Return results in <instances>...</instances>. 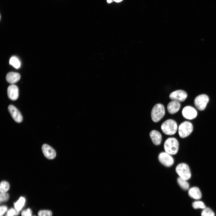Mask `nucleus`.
Wrapping results in <instances>:
<instances>
[{
  "label": "nucleus",
  "mask_w": 216,
  "mask_h": 216,
  "mask_svg": "<svg viewBox=\"0 0 216 216\" xmlns=\"http://www.w3.org/2000/svg\"><path fill=\"white\" fill-rule=\"evenodd\" d=\"M201 215V216H215V214L211 208L208 207H206L202 211Z\"/></svg>",
  "instance_id": "412c9836"
},
{
  "label": "nucleus",
  "mask_w": 216,
  "mask_h": 216,
  "mask_svg": "<svg viewBox=\"0 0 216 216\" xmlns=\"http://www.w3.org/2000/svg\"><path fill=\"white\" fill-rule=\"evenodd\" d=\"M209 101V97L207 95L201 94L196 97L194 104L198 110L202 111L205 110Z\"/></svg>",
  "instance_id": "423d86ee"
},
{
  "label": "nucleus",
  "mask_w": 216,
  "mask_h": 216,
  "mask_svg": "<svg viewBox=\"0 0 216 216\" xmlns=\"http://www.w3.org/2000/svg\"><path fill=\"white\" fill-rule=\"evenodd\" d=\"M19 212L15 208H11L8 211L6 216H17L19 214Z\"/></svg>",
  "instance_id": "5701e85b"
},
{
  "label": "nucleus",
  "mask_w": 216,
  "mask_h": 216,
  "mask_svg": "<svg viewBox=\"0 0 216 216\" xmlns=\"http://www.w3.org/2000/svg\"><path fill=\"white\" fill-rule=\"evenodd\" d=\"M149 136L154 145L158 146L161 144L162 136L161 134L159 131L157 130H153L150 132Z\"/></svg>",
  "instance_id": "ddd939ff"
},
{
  "label": "nucleus",
  "mask_w": 216,
  "mask_h": 216,
  "mask_svg": "<svg viewBox=\"0 0 216 216\" xmlns=\"http://www.w3.org/2000/svg\"><path fill=\"white\" fill-rule=\"evenodd\" d=\"M7 94L9 98L13 100H16L19 96V89L16 85H10L7 88Z\"/></svg>",
  "instance_id": "9b49d317"
},
{
  "label": "nucleus",
  "mask_w": 216,
  "mask_h": 216,
  "mask_svg": "<svg viewBox=\"0 0 216 216\" xmlns=\"http://www.w3.org/2000/svg\"><path fill=\"white\" fill-rule=\"evenodd\" d=\"M32 212L30 208L23 211L21 213V216H32Z\"/></svg>",
  "instance_id": "a878e982"
},
{
  "label": "nucleus",
  "mask_w": 216,
  "mask_h": 216,
  "mask_svg": "<svg viewBox=\"0 0 216 216\" xmlns=\"http://www.w3.org/2000/svg\"><path fill=\"white\" fill-rule=\"evenodd\" d=\"M107 2L109 3H110L112 2V0H107Z\"/></svg>",
  "instance_id": "c85d7f7f"
},
{
  "label": "nucleus",
  "mask_w": 216,
  "mask_h": 216,
  "mask_svg": "<svg viewBox=\"0 0 216 216\" xmlns=\"http://www.w3.org/2000/svg\"><path fill=\"white\" fill-rule=\"evenodd\" d=\"M161 129L165 134L171 135H174L176 132L178 125L176 122L172 119H167L161 124Z\"/></svg>",
  "instance_id": "f03ea898"
},
{
  "label": "nucleus",
  "mask_w": 216,
  "mask_h": 216,
  "mask_svg": "<svg viewBox=\"0 0 216 216\" xmlns=\"http://www.w3.org/2000/svg\"><path fill=\"white\" fill-rule=\"evenodd\" d=\"M0 216H3L7 210V207L5 206H0Z\"/></svg>",
  "instance_id": "bb28decb"
},
{
  "label": "nucleus",
  "mask_w": 216,
  "mask_h": 216,
  "mask_svg": "<svg viewBox=\"0 0 216 216\" xmlns=\"http://www.w3.org/2000/svg\"><path fill=\"white\" fill-rule=\"evenodd\" d=\"M175 170L179 177L188 180L191 177V174L188 165L185 163L178 164L176 167Z\"/></svg>",
  "instance_id": "7ed1b4c3"
},
{
  "label": "nucleus",
  "mask_w": 216,
  "mask_h": 216,
  "mask_svg": "<svg viewBox=\"0 0 216 216\" xmlns=\"http://www.w3.org/2000/svg\"><path fill=\"white\" fill-rule=\"evenodd\" d=\"M8 111L14 120L17 123H20L22 120V117L19 110L14 106L10 105L8 107Z\"/></svg>",
  "instance_id": "9d476101"
},
{
  "label": "nucleus",
  "mask_w": 216,
  "mask_h": 216,
  "mask_svg": "<svg viewBox=\"0 0 216 216\" xmlns=\"http://www.w3.org/2000/svg\"><path fill=\"white\" fill-rule=\"evenodd\" d=\"M193 207L194 209H204L206 208L203 202L201 201H196L193 202L192 204Z\"/></svg>",
  "instance_id": "4be33fe9"
},
{
  "label": "nucleus",
  "mask_w": 216,
  "mask_h": 216,
  "mask_svg": "<svg viewBox=\"0 0 216 216\" xmlns=\"http://www.w3.org/2000/svg\"><path fill=\"white\" fill-rule=\"evenodd\" d=\"M38 216H52V212L49 210H41L38 213Z\"/></svg>",
  "instance_id": "b1692460"
},
{
  "label": "nucleus",
  "mask_w": 216,
  "mask_h": 216,
  "mask_svg": "<svg viewBox=\"0 0 216 216\" xmlns=\"http://www.w3.org/2000/svg\"><path fill=\"white\" fill-rule=\"evenodd\" d=\"M9 198V194L5 193H1L0 195V202H2L8 201Z\"/></svg>",
  "instance_id": "393cba45"
},
{
  "label": "nucleus",
  "mask_w": 216,
  "mask_h": 216,
  "mask_svg": "<svg viewBox=\"0 0 216 216\" xmlns=\"http://www.w3.org/2000/svg\"><path fill=\"white\" fill-rule=\"evenodd\" d=\"M187 97V94L184 91L178 90L172 92L169 95L171 100L179 102L184 101Z\"/></svg>",
  "instance_id": "1a4fd4ad"
},
{
  "label": "nucleus",
  "mask_w": 216,
  "mask_h": 216,
  "mask_svg": "<svg viewBox=\"0 0 216 216\" xmlns=\"http://www.w3.org/2000/svg\"><path fill=\"white\" fill-rule=\"evenodd\" d=\"M20 75L19 74L15 72H10L6 75V79L9 83L14 84L20 80Z\"/></svg>",
  "instance_id": "2eb2a0df"
},
{
  "label": "nucleus",
  "mask_w": 216,
  "mask_h": 216,
  "mask_svg": "<svg viewBox=\"0 0 216 216\" xmlns=\"http://www.w3.org/2000/svg\"><path fill=\"white\" fill-rule=\"evenodd\" d=\"M9 63L16 68H18L20 66V62L18 59L15 56L11 57L10 59Z\"/></svg>",
  "instance_id": "6ab92c4d"
},
{
  "label": "nucleus",
  "mask_w": 216,
  "mask_h": 216,
  "mask_svg": "<svg viewBox=\"0 0 216 216\" xmlns=\"http://www.w3.org/2000/svg\"><path fill=\"white\" fill-rule=\"evenodd\" d=\"M193 130V126L192 124L188 121H184L182 122L178 126V135L181 138H184L188 136Z\"/></svg>",
  "instance_id": "39448f33"
},
{
  "label": "nucleus",
  "mask_w": 216,
  "mask_h": 216,
  "mask_svg": "<svg viewBox=\"0 0 216 216\" xmlns=\"http://www.w3.org/2000/svg\"><path fill=\"white\" fill-rule=\"evenodd\" d=\"M188 194L190 197L196 200H199L202 197V194L200 189L196 187L190 188L188 190Z\"/></svg>",
  "instance_id": "dca6fc26"
},
{
  "label": "nucleus",
  "mask_w": 216,
  "mask_h": 216,
  "mask_svg": "<svg viewBox=\"0 0 216 216\" xmlns=\"http://www.w3.org/2000/svg\"><path fill=\"white\" fill-rule=\"evenodd\" d=\"M180 107L181 104L179 102L172 100L168 104L167 108L168 112L170 114H173L178 112Z\"/></svg>",
  "instance_id": "4468645a"
},
{
  "label": "nucleus",
  "mask_w": 216,
  "mask_h": 216,
  "mask_svg": "<svg viewBox=\"0 0 216 216\" xmlns=\"http://www.w3.org/2000/svg\"><path fill=\"white\" fill-rule=\"evenodd\" d=\"M25 199L23 197H21L19 200L14 203V207L17 210L20 211L24 205Z\"/></svg>",
  "instance_id": "f3484780"
},
{
  "label": "nucleus",
  "mask_w": 216,
  "mask_h": 216,
  "mask_svg": "<svg viewBox=\"0 0 216 216\" xmlns=\"http://www.w3.org/2000/svg\"><path fill=\"white\" fill-rule=\"evenodd\" d=\"M165 114V110L164 106L161 104H157L153 107L151 112V117L152 120L155 122L160 121Z\"/></svg>",
  "instance_id": "20e7f679"
},
{
  "label": "nucleus",
  "mask_w": 216,
  "mask_h": 216,
  "mask_svg": "<svg viewBox=\"0 0 216 216\" xmlns=\"http://www.w3.org/2000/svg\"><path fill=\"white\" fill-rule=\"evenodd\" d=\"M10 188L9 183L5 181H3L1 182L0 191L1 193L6 192Z\"/></svg>",
  "instance_id": "aec40b11"
},
{
  "label": "nucleus",
  "mask_w": 216,
  "mask_h": 216,
  "mask_svg": "<svg viewBox=\"0 0 216 216\" xmlns=\"http://www.w3.org/2000/svg\"></svg>",
  "instance_id": "c756f323"
},
{
  "label": "nucleus",
  "mask_w": 216,
  "mask_h": 216,
  "mask_svg": "<svg viewBox=\"0 0 216 216\" xmlns=\"http://www.w3.org/2000/svg\"><path fill=\"white\" fill-rule=\"evenodd\" d=\"M177 182L178 185L183 190H186L189 189V184L187 180L179 177L177 178Z\"/></svg>",
  "instance_id": "a211bd4d"
},
{
  "label": "nucleus",
  "mask_w": 216,
  "mask_h": 216,
  "mask_svg": "<svg viewBox=\"0 0 216 216\" xmlns=\"http://www.w3.org/2000/svg\"><path fill=\"white\" fill-rule=\"evenodd\" d=\"M179 147L178 140L176 138L173 137L167 139L164 144L165 152L172 155H175L178 153Z\"/></svg>",
  "instance_id": "f257e3e1"
},
{
  "label": "nucleus",
  "mask_w": 216,
  "mask_h": 216,
  "mask_svg": "<svg viewBox=\"0 0 216 216\" xmlns=\"http://www.w3.org/2000/svg\"><path fill=\"white\" fill-rule=\"evenodd\" d=\"M182 114L185 118L189 120H192L196 117L197 112L196 110L193 107L187 106L183 109Z\"/></svg>",
  "instance_id": "6e6552de"
},
{
  "label": "nucleus",
  "mask_w": 216,
  "mask_h": 216,
  "mask_svg": "<svg viewBox=\"0 0 216 216\" xmlns=\"http://www.w3.org/2000/svg\"><path fill=\"white\" fill-rule=\"evenodd\" d=\"M172 155L164 152L159 153L158 159L160 163L163 165L167 167H170L174 164V160Z\"/></svg>",
  "instance_id": "0eeeda50"
},
{
  "label": "nucleus",
  "mask_w": 216,
  "mask_h": 216,
  "mask_svg": "<svg viewBox=\"0 0 216 216\" xmlns=\"http://www.w3.org/2000/svg\"><path fill=\"white\" fill-rule=\"evenodd\" d=\"M114 1L117 2H121L122 0H113Z\"/></svg>",
  "instance_id": "cd10ccee"
},
{
  "label": "nucleus",
  "mask_w": 216,
  "mask_h": 216,
  "mask_svg": "<svg viewBox=\"0 0 216 216\" xmlns=\"http://www.w3.org/2000/svg\"><path fill=\"white\" fill-rule=\"evenodd\" d=\"M42 150L44 154L47 158L52 159L55 157L56 153L55 150L49 145L46 144L43 145Z\"/></svg>",
  "instance_id": "f8f14e48"
}]
</instances>
